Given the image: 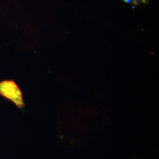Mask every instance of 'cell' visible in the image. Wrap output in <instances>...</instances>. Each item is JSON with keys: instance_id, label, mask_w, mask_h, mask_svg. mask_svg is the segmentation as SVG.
I'll return each mask as SVG.
<instances>
[{"instance_id": "6da1fadb", "label": "cell", "mask_w": 159, "mask_h": 159, "mask_svg": "<svg viewBox=\"0 0 159 159\" xmlns=\"http://www.w3.org/2000/svg\"><path fill=\"white\" fill-rule=\"evenodd\" d=\"M0 96L12 102L18 108L23 109L25 107L22 92L14 80L0 81Z\"/></svg>"}, {"instance_id": "7a4b0ae2", "label": "cell", "mask_w": 159, "mask_h": 159, "mask_svg": "<svg viewBox=\"0 0 159 159\" xmlns=\"http://www.w3.org/2000/svg\"><path fill=\"white\" fill-rule=\"evenodd\" d=\"M124 2H125L126 3H129L131 2V1H132V0H124Z\"/></svg>"}]
</instances>
